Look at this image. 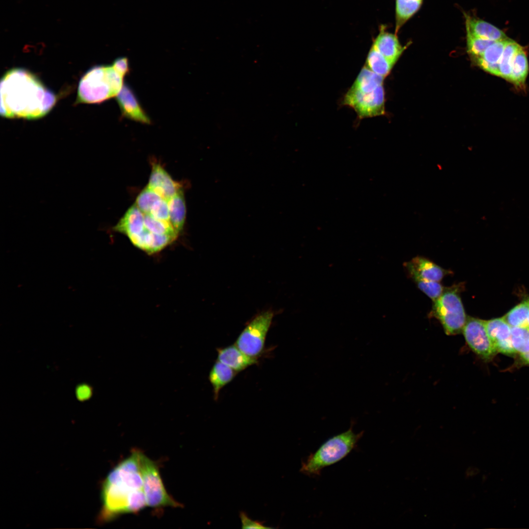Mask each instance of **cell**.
Returning <instances> with one entry per match:
<instances>
[{"instance_id": "6da1fadb", "label": "cell", "mask_w": 529, "mask_h": 529, "mask_svg": "<svg viewBox=\"0 0 529 529\" xmlns=\"http://www.w3.org/2000/svg\"><path fill=\"white\" fill-rule=\"evenodd\" d=\"M56 102L53 93L29 71L14 68L0 81V115L7 118L36 119L48 113Z\"/></svg>"}, {"instance_id": "7a4b0ae2", "label": "cell", "mask_w": 529, "mask_h": 529, "mask_svg": "<svg viewBox=\"0 0 529 529\" xmlns=\"http://www.w3.org/2000/svg\"><path fill=\"white\" fill-rule=\"evenodd\" d=\"M138 452L134 450L109 472L103 481L99 521H109L124 514L136 513L147 505Z\"/></svg>"}, {"instance_id": "3957f363", "label": "cell", "mask_w": 529, "mask_h": 529, "mask_svg": "<svg viewBox=\"0 0 529 529\" xmlns=\"http://www.w3.org/2000/svg\"><path fill=\"white\" fill-rule=\"evenodd\" d=\"M123 79L112 65L94 67L86 72L79 81L78 101L96 103L116 97L124 84Z\"/></svg>"}, {"instance_id": "277c9868", "label": "cell", "mask_w": 529, "mask_h": 529, "mask_svg": "<svg viewBox=\"0 0 529 529\" xmlns=\"http://www.w3.org/2000/svg\"><path fill=\"white\" fill-rule=\"evenodd\" d=\"M352 429L351 426L326 441L302 463L300 471L309 476H317L324 468L346 457L356 447L363 434L362 432L356 433Z\"/></svg>"}, {"instance_id": "5b68a950", "label": "cell", "mask_w": 529, "mask_h": 529, "mask_svg": "<svg viewBox=\"0 0 529 529\" xmlns=\"http://www.w3.org/2000/svg\"><path fill=\"white\" fill-rule=\"evenodd\" d=\"M458 286L446 288L433 302V314L442 325L447 335L462 333L467 317L460 296Z\"/></svg>"}, {"instance_id": "8992f818", "label": "cell", "mask_w": 529, "mask_h": 529, "mask_svg": "<svg viewBox=\"0 0 529 529\" xmlns=\"http://www.w3.org/2000/svg\"><path fill=\"white\" fill-rule=\"evenodd\" d=\"M138 456L147 505L153 508L180 506L167 492L157 463L139 450Z\"/></svg>"}, {"instance_id": "52a82bcc", "label": "cell", "mask_w": 529, "mask_h": 529, "mask_svg": "<svg viewBox=\"0 0 529 529\" xmlns=\"http://www.w3.org/2000/svg\"><path fill=\"white\" fill-rule=\"evenodd\" d=\"M274 315V312L271 310L258 313L248 322L235 344L247 355L257 358L264 350Z\"/></svg>"}, {"instance_id": "ba28073f", "label": "cell", "mask_w": 529, "mask_h": 529, "mask_svg": "<svg viewBox=\"0 0 529 529\" xmlns=\"http://www.w3.org/2000/svg\"><path fill=\"white\" fill-rule=\"evenodd\" d=\"M343 104L353 108L360 119L380 116L385 113V92L383 85L370 92H361L350 88L346 94Z\"/></svg>"}, {"instance_id": "9c48e42d", "label": "cell", "mask_w": 529, "mask_h": 529, "mask_svg": "<svg viewBox=\"0 0 529 529\" xmlns=\"http://www.w3.org/2000/svg\"><path fill=\"white\" fill-rule=\"evenodd\" d=\"M462 333L469 348L483 361H491L497 353L487 334L484 320L467 317Z\"/></svg>"}, {"instance_id": "30bf717a", "label": "cell", "mask_w": 529, "mask_h": 529, "mask_svg": "<svg viewBox=\"0 0 529 529\" xmlns=\"http://www.w3.org/2000/svg\"><path fill=\"white\" fill-rule=\"evenodd\" d=\"M116 99L122 117L143 124H149L151 123L150 117L142 107L133 90L127 84H123Z\"/></svg>"}, {"instance_id": "8fae6325", "label": "cell", "mask_w": 529, "mask_h": 529, "mask_svg": "<svg viewBox=\"0 0 529 529\" xmlns=\"http://www.w3.org/2000/svg\"><path fill=\"white\" fill-rule=\"evenodd\" d=\"M487 334L497 353L513 356L516 353L511 340V327L503 318L484 321Z\"/></svg>"}, {"instance_id": "7c38bea8", "label": "cell", "mask_w": 529, "mask_h": 529, "mask_svg": "<svg viewBox=\"0 0 529 529\" xmlns=\"http://www.w3.org/2000/svg\"><path fill=\"white\" fill-rule=\"evenodd\" d=\"M147 187L168 201L181 189L180 184L173 180L161 165L157 163L152 164Z\"/></svg>"}, {"instance_id": "4fadbf2b", "label": "cell", "mask_w": 529, "mask_h": 529, "mask_svg": "<svg viewBox=\"0 0 529 529\" xmlns=\"http://www.w3.org/2000/svg\"><path fill=\"white\" fill-rule=\"evenodd\" d=\"M409 274L412 279H421L440 282L447 274V271L430 260L417 256L406 263Z\"/></svg>"}, {"instance_id": "5bb4252c", "label": "cell", "mask_w": 529, "mask_h": 529, "mask_svg": "<svg viewBox=\"0 0 529 529\" xmlns=\"http://www.w3.org/2000/svg\"><path fill=\"white\" fill-rule=\"evenodd\" d=\"M144 216V214L135 204L128 209L113 230L126 236L131 242L143 232Z\"/></svg>"}, {"instance_id": "9a60e30c", "label": "cell", "mask_w": 529, "mask_h": 529, "mask_svg": "<svg viewBox=\"0 0 529 529\" xmlns=\"http://www.w3.org/2000/svg\"><path fill=\"white\" fill-rule=\"evenodd\" d=\"M372 46L394 64L406 47L402 46L395 33L386 31L383 25L380 27L379 33L373 40Z\"/></svg>"}, {"instance_id": "2e32d148", "label": "cell", "mask_w": 529, "mask_h": 529, "mask_svg": "<svg viewBox=\"0 0 529 529\" xmlns=\"http://www.w3.org/2000/svg\"><path fill=\"white\" fill-rule=\"evenodd\" d=\"M217 360L233 370L240 372L256 364V358L251 357L242 352L235 344L217 349Z\"/></svg>"}, {"instance_id": "e0dca14e", "label": "cell", "mask_w": 529, "mask_h": 529, "mask_svg": "<svg viewBox=\"0 0 529 529\" xmlns=\"http://www.w3.org/2000/svg\"><path fill=\"white\" fill-rule=\"evenodd\" d=\"M508 38L494 42L479 57L473 58L474 62L482 70L489 73L500 76L499 62Z\"/></svg>"}, {"instance_id": "ac0fdd59", "label": "cell", "mask_w": 529, "mask_h": 529, "mask_svg": "<svg viewBox=\"0 0 529 529\" xmlns=\"http://www.w3.org/2000/svg\"><path fill=\"white\" fill-rule=\"evenodd\" d=\"M465 17L466 32L480 38L492 41L508 38L502 30L489 23L468 15H466Z\"/></svg>"}, {"instance_id": "d6986e66", "label": "cell", "mask_w": 529, "mask_h": 529, "mask_svg": "<svg viewBox=\"0 0 529 529\" xmlns=\"http://www.w3.org/2000/svg\"><path fill=\"white\" fill-rule=\"evenodd\" d=\"M236 372L218 360L214 364L209 374V380L213 388L215 400L218 399L220 390L233 379Z\"/></svg>"}, {"instance_id": "ffe728a7", "label": "cell", "mask_w": 529, "mask_h": 529, "mask_svg": "<svg viewBox=\"0 0 529 529\" xmlns=\"http://www.w3.org/2000/svg\"><path fill=\"white\" fill-rule=\"evenodd\" d=\"M169 219L175 229L180 233L185 223L186 207L183 191L180 190L168 200Z\"/></svg>"}, {"instance_id": "44dd1931", "label": "cell", "mask_w": 529, "mask_h": 529, "mask_svg": "<svg viewBox=\"0 0 529 529\" xmlns=\"http://www.w3.org/2000/svg\"><path fill=\"white\" fill-rule=\"evenodd\" d=\"M423 0H396L395 34L420 9Z\"/></svg>"}, {"instance_id": "7402d4cb", "label": "cell", "mask_w": 529, "mask_h": 529, "mask_svg": "<svg viewBox=\"0 0 529 529\" xmlns=\"http://www.w3.org/2000/svg\"><path fill=\"white\" fill-rule=\"evenodd\" d=\"M529 72L526 53L522 47L516 53L512 66L509 81L518 87L524 86Z\"/></svg>"}, {"instance_id": "603a6c76", "label": "cell", "mask_w": 529, "mask_h": 529, "mask_svg": "<svg viewBox=\"0 0 529 529\" xmlns=\"http://www.w3.org/2000/svg\"><path fill=\"white\" fill-rule=\"evenodd\" d=\"M384 78V77L374 73L365 66L351 88L364 92L372 91L383 85Z\"/></svg>"}, {"instance_id": "cb8c5ba5", "label": "cell", "mask_w": 529, "mask_h": 529, "mask_svg": "<svg viewBox=\"0 0 529 529\" xmlns=\"http://www.w3.org/2000/svg\"><path fill=\"white\" fill-rule=\"evenodd\" d=\"M394 65L372 45L366 61L365 66L368 69L385 77L389 74Z\"/></svg>"}, {"instance_id": "d4e9b609", "label": "cell", "mask_w": 529, "mask_h": 529, "mask_svg": "<svg viewBox=\"0 0 529 529\" xmlns=\"http://www.w3.org/2000/svg\"><path fill=\"white\" fill-rule=\"evenodd\" d=\"M521 47L509 39L506 44L499 62L500 76L509 81L515 55Z\"/></svg>"}, {"instance_id": "484cf974", "label": "cell", "mask_w": 529, "mask_h": 529, "mask_svg": "<svg viewBox=\"0 0 529 529\" xmlns=\"http://www.w3.org/2000/svg\"><path fill=\"white\" fill-rule=\"evenodd\" d=\"M529 314V299L521 302L503 318L511 327H527Z\"/></svg>"}, {"instance_id": "4316f807", "label": "cell", "mask_w": 529, "mask_h": 529, "mask_svg": "<svg viewBox=\"0 0 529 529\" xmlns=\"http://www.w3.org/2000/svg\"><path fill=\"white\" fill-rule=\"evenodd\" d=\"M511 340L516 353H529V329L527 327H511Z\"/></svg>"}, {"instance_id": "83f0119b", "label": "cell", "mask_w": 529, "mask_h": 529, "mask_svg": "<svg viewBox=\"0 0 529 529\" xmlns=\"http://www.w3.org/2000/svg\"><path fill=\"white\" fill-rule=\"evenodd\" d=\"M161 198L157 192L146 186L138 195L135 204L144 214H148L154 204Z\"/></svg>"}, {"instance_id": "f1b7e54d", "label": "cell", "mask_w": 529, "mask_h": 529, "mask_svg": "<svg viewBox=\"0 0 529 529\" xmlns=\"http://www.w3.org/2000/svg\"><path fill=\"white\" fill-rule=\"evenodd\" d=\"M413 280L415 282L418 289L433 302L442 295L446 289L439 282L428 281L418 278Z\"/></svg>"}, {"instance_id": "f546056e", "label": "cell", "mask_w": 529, "mask_h": 529, "mask_svg": "<svg viewBox=\"0 0 529 529\" xmlns=\"http://www.w3.org/2000/svg\"><path fill=\"white\" fill-rule=\"evenodd\" d=\"M467 51L472 58L481 55L485 49L495 41L485 40L467 32Z\"/></svg>"}, {"instance_id": "4dcf8cb0", "label": "cell", "mask_w": 529, "mask_h": 529, "mask_svg": "<svg viewBox=\"0 0 529 529\" xmlns=\"http://www.w3.org/2000/svg\"><path fill=\"white\" fill-rule=\"evenodd\" d=\"M148 214L157 219L170 222L168 201L164 198L157 201Z\"/></svg>"}, {"instance_id": "1f68e13d", "label": "cell", "mask_w": 529, "mask_h": 529, "mask_svg": "<svg viewBox=\"0 0 529 529\" xmlns=\"http://www.w3.org/2000/svg\"><path fill=\"white\" fill-rule=\"evenodd\" d=\"M240 517L242 529H272L273 528L266 527L264 525V522L257 520H253L243 511L240 512Z\"/></svg>"}, {"instance_id": "d6a6232c", "label": "cell", "mask_w": 529, "mask_h": 529, "mask_svg": "<svg viewBox=\"0 0 529 529\" xmlns=\"http://www.w3.org/2000/svg\"><path fill=\"white\" fill-rule=\"evenodd\" d=\"M112 66L123 77L129 72V61L126 57H120L116 59L113 62Z\"/></svg>"}, {"instance_id": "836d02e7", "label": "cell", "mask_w": 529, "mask_h": 529, "mask_svg": "<svg viewBox=\"0 0 529 529\" xmlns=\"http://www.w3.org/2000/svg\"><path fill=\"white\" fill-rule=\"evenodd\" d=\"M520 361L523 364L529 365V353L520 354Z\"/></svg>"}, {"instance_id": "e575fe53", "label": "cell", "mask_w": 529, "mask_h": 529, "mask_svg": "<svg viewBox=\"0 0 529 529\" xmlns=\"http://www.w3.org/2000/svg\"><path fill=\"white\" fill-rule=\"evenodd\" d=\"M527 328H528V329H529V316H528V321H527Z\"/></svg>"}]
</instances>
